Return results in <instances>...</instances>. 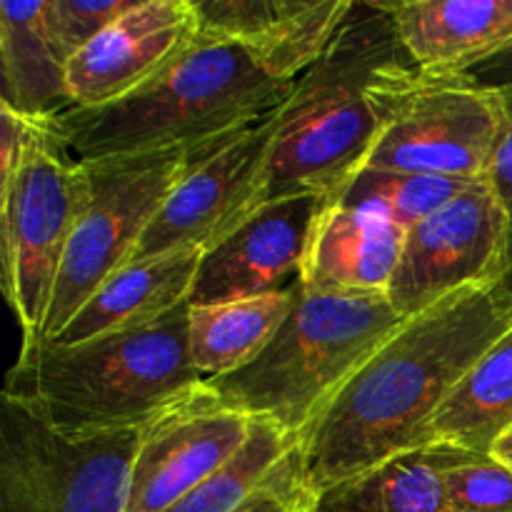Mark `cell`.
I'll return each mask as SVG.
<instances>
[{"label":"cell","instance_id":"1","mask_svg":"<svg viewBox=\"0 0 512 512\" xmlns=\"http://www.w3.org/2000/svg\"><path fill=\"white\" fill-rule=\"evenodd\" d=\"M512 328L498 285H475L405 320L340 388L300 438L310 498L433 445V420L475 360Z\"/></svg>","mask_w":512,"mask_h":512},{"label":"cell","instance_id":"2","mask_svg":"<svg viewBox=\"0 0 512 512\" xmlns=\"http://www.w3.org/2000/svg\"><path fill=\"white\" fill-rule=\"evenodd\" d=\"M408 68L413 60L383 5L355 3L323 58L278 108L258 208L305 193L335 200L368 160L390 85Z\"/></svg>","mask_w":512,"mask_h":512},{"label":"cell","instance_id":"3","mask_svg":"<svg viewBox=\"0 0 512 512\" xmlns=\"http://www.w3.org/2000/svg\"><path fill=\"white\" fill-rule=\"evenodd\" d=\"M188 305L143 328L75 345H20L5 390L25 395L73 433L143 428L205 383L188 348Z\"/></svg>","mask_w":512,"mask_h":512},{"label":"cell","instance_id":"4","mask_svg":"<svg viewBox=\"0 0 512 512\" xmlns=\"http://www.w3.org/2000/svg\"><path fill=\"white\" fill-rule=\"evenodd\" d=\"M295 83L268 78L238 45L200 35L160 78L120 103L55 115L75 160L208 148L273 115Z\"/></svg>","mask_w":512,"mask_h":512},{"label":"cell","instance_id":"5","mask_svg":"<svg viewBox=\"0 0 512 512\" xmlns=\"http://www.w3.org/2000/svg\"><path fill=\"white\" fill-rule=\"evenodd\" d=\"M408 318L388 293H308L250 365L205 380L223 403L303 438L355 370Z\"/></svg>","mask_w":512,"mask_h":512},{"label":"cell","instance_id":"6","mask_svg":"<svg viewBox=\"0 0 512 512\" xmlns=\"http://www.w3.org/2000/svg\"><path fill=\"white\" fill-rule=\"evenodd\" d=\"M88 198L55 115L28 118L0 105V245L3 293L23 343L43 338L55 280Z\"/></svg>","mask_w":512,"mask_h":512},{"label":"cell","instance_id":"7","mask_svg":"<svg viewBox=\"0 0 512 512\" xmlns=\"http://www.w3.org/2000/svg\"><path fill=\"white\" fill-rule=\"evenodd\" d=\"M140 428L73 433L0 395V512H128Z\"/></svg>","mask_w":512,"mask_h":512},{"label":"cell","instance_id":"8","mask_svg":"<svg viewBox=\"0 0 512 512\" xmlns=\"http://www.w3.org/2000/svg\"><path fill=\"white\" fill-rule=\"evenodd\" d=\"M213 148L218 145L85 160L88 198L55 280L43 338H55L83 308L85 300L110 275L130 263L140 238L160 213L170 190Z\"/></svg>","mask_w":512,"mask_h":512},{"label":"cell","instance_id":"9","mask_svg":"<svg viewBox=\"0 0 512 512\" xmlns=\"http://www.w3.org/2000/svg\"><path fill=\"white\" fill-rule=\"evenodd\" d=\"M503 128V100L465 75L408 68L388 90L378 140L363 168L485 178Z\"/></svg>","mask_w":512,"mask_h":512},{"label":"cell","instance_id":"10","mask_svg":"<svg viewBox=\"0 0 512 512\" xmlns=\"http://www.w3.org/2000/svg\"><path fill=\"white\" fill-rule=\"evenodd\" d=\"M503 265V210L488 180L480 178L405 233L388 300L403 318H413L460 290L498 285Z\"/></svg>","mask_w":512,"mask_h":512},{"label":"cell","instance_id":"11","mask_svg":"<svg viewBox=\"0 0 512 512\" xmlns=\"http://www.w3.org/2000/svg\"><path fill=\"white\" fill-rule=\"evenodd\" d=\"M275 115L278 110L205 153L180 178L140 238L130 263L183 248L208 250L258 210L275 138Z\"/></svg>","mask_w":512,"mask_h":512},{"label":"cell","instance_id":"12","mask_svg":"<svg viewBox=\"0 0 512 512\" xmlns=\"http://www.w3.org/2000/svg\"><path fill=\"white\" fill-rule=\"evenodd\" d=\"M253 418L200 383L140 428L128 512H165L223 468L248 440Z\"/></svg>","mask_w":512,"mask_h":512},{"label":"cell","instance_id":"13","mask_svg":"<svg viewBox=\"0 0 512 512\" xmlns=\"http://www.w3.org/2000/svg\"><path fill=\"white\" fill-rule=\"evenodd\" d=\"M330 200L318 193L263 203L203 250L190 305L283 293L303 278L315 223Z\"/></svg>","mask_w":512,"mask_h":512},{"label":"cell","instance_id":"14","mask_svg":"<svg viewBox=\"0 0 512 512\" xmlns=\"http://www.w3.org/2000/svg\"><path fill=\"white\" fill-rule=\"evenodd\" d=\"M200 38L193 0H135L68 63L73 108L120 103L173 68Z\"/></svg>","mask_w":512,"mask_h":512},{"label":"cell","instance_id":"15","mask_svg":"<svg viewBox=\"0 0 512 512\" xmlns=\"http://www.w3.org/2000/svg\"><path fill=\"white\" fill-rule=\"evenodd\" d=\"M200 35L238 45L268 78L293 85L325 55L353 0H193Z\"/></svg>","mask_w":512,"mask_h":512},{"label":"cell","instance_id":"16","mask_svg":"<svg viewBox=\"0 0 512 512\" xmlns=\"http://www.w3.org/2000/svg\"><path fill=\"white\" fill-rule=\"evenodd\" d=\"M415 68L465 75L512 45V0H395L380 3Z\"/></svg>","mask_w":512,"mask_h":512},{"label":"cell","instance_id":"17","mask_svg":"<svg viewBox=\"0 0 512 512\" xmlns=\"http://www.w3.org/2000/svg\"><path fill=\"white\" fill-rule=\"evenodd\" d=\"M405 230L373 208L328 203L315 223L300 285L308 293H388Z\"/></svg>","mask_w":512,"mask_h":512},{"label":"cell","instance_id":"18","mask_svg":"<svg viewBox=\"0 0 512 512\" xmlns=\"http://www.w3.org/2000/svg\"><path fill=\"white\" fill-rule=\"evenodd\" d=\"M200 258H203L200 248H183L158 258L125 263L50 340L60 345H75L100 335L143 328L165 318L180 305L190 303Z\"/></svg>","mask_w":512,"mask_h":512},{"label":"cell","instance_id":"19","mask_svg":"<svg viewBox=\"0 0 512 512\" xmlns=\"http://www.w3.org/2000/svg\"><path fill=\"white\" fill-rule=\"evenodd\" d=\"M45 10L48 0L0 3V105L28 118H50L73 108L68 63L50 38Z\"/></svg>","mask_w":512,"mask_h":512},{"label":"cell","instance_id":"20","mask_svg":"<svg viewBox=\"0 0 512 512\" xmlns=\"http://www.w3.org/2000/svg\"><path fill=\"white\" fill-rule=\"evenodd\" d=\"M298 293L300 283L283 293L230 300V303L190 305V360L203 380L225 378L253 363L283 328Z\"/></svg>","mask_w":512,"mask_h":512},{"label":"cell","instance_id":"21","mask_svg":"<svg viewBox=\"0 0 512 512\" xmlns=\"http://www.w3.org/2000/svg\"><path fill=\"white\" fill-rule=\"evenodd\" d=\"M512 428V328L455 385L433 420V445L490 455Z\"/></svg>","mask_w":512,"mask_h":512},{"label":"cell","instance_id":"22","mask_svg":"<svg viewBox=\"0 0 512 512\" xmlns=\"http://www.w3.org/2000/svg\"><path fill=\"white\" fill-rule=\"evenodd\" d=\"M450 448L428 445L393 455L313 500L310 512H448L445 460Z\"/></svg>","mask_w":512,"mask_h":512},{"label":"cell","instance_id":"23","mask_svg":"<svg viewBox=\"0 0 512 512\" xmlns=\"http://www.w3.org/2000/svg\"><path fill=\"white\" fill-rule=\"evenodd\" d=\"M298 445V435L270 420L253 418L243 448L165 512H240L275 483Z\"/></svg>","mask_w":512,"mask_h":512},{"label":"cell","instance_id":"24","mask_svg":"<svg viewBox=\"0 0 512 512\" xmlns=\"http://www.w3.org/2000/svg\"><path fill=\"white\" fill-rule=\"evenodd\" d=\"M470 183L475 180L405 173V170L360 168L330 203L380 210L408 233L410 228L420 225L430 215L443 210L450 200L458 198Z\"/></svg>","mask_w":512,"mask_h":512},{"label":"cell","instance_id":"25","mask_svg":"<svg viewBox=\"0 0 512 512\" xmlns=\"http://www.w3.org/2000/svg\"><path fill=\"white\" fill-rule=\"evenodd\" d=\"M443 480L448 512H512V470L493 455L450 448Z\"/></svg>","mask_w":512,"mask_h":512},{"label":"cell","instance_id":"26","mask_svg":"<svg viewBox=\"0 0 512 512\" xmlns=\"http://www.w3.org/2000/svg\"><path fill=\"white\" fill-rule=\"evenodd\" d=\"M133 3L135 0H48V33L65 63L133 8Z\"/></svg>","mask_w":512,"mask_h":512},{"label":"cell","instance_id":"27","mask_svg":"<svg viewBox=\"0 0 512 512\" xmlns=\"http://www.w3.org/2000/svg\"><path fill=\"white\" fill-rule=\"evenodd\" d=\"M498 95L503 100V128L490 155L485 180L498 198L505 218V265L498 290L512 305V90H498Z\"/></svg>","mask_w":512,"mask_h":512},{"label":"cell","instance_id":"28","mask_svg":"<svg viewBox=\"0 0 512 512\" xmlns=\"http://www.w3.org/2000/svg\"><path fill=\"white\" fill-rule=\"evenodd\" d=\"M310 508H313V498L300 480V458L295 450L275 483L265 488L258 498L250 500L240 512H310Z\"/></svg>","mask_w":512,"mask_h":512},{"label":"cell","instance_id":"29","mask_svg":"<svg viewBox=\"0 0 512 512\" xmlns=\"http://www.w3.org/2000/svg\"><path fill=\"white\" fill-rule=\"evenodd\" d=\"M465 78L483 90H512V45L480 63L478 68L468 70Z\"/></svg>","mask_w":512,"mask_h":512},{"label":"cell","instance_id":"30","mask_svg":"<svg viewBox=\"0 0 512 512\" xmlns=\"http://www.w3.org/2000/svg\"><path fill=\"white\" fill-rule=\"evenodd\" d=\"M490 455H493L498 463H503L505 468L512 470V428L505 430V433L495 440V445L490 448Z\"/></svg>","mask_w":512,"mask_h":512}]
</instances>
